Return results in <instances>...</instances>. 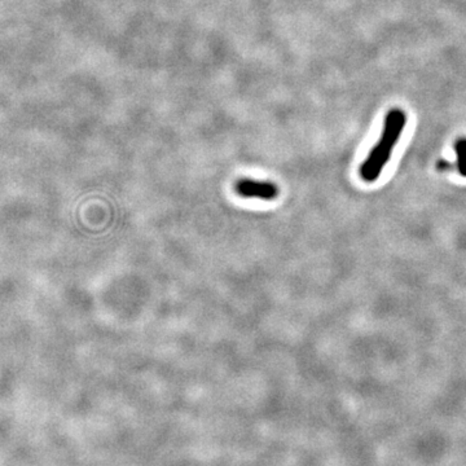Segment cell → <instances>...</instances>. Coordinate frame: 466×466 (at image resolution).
<instances>
[{"label": "cell", "instance_id": "cell-1", "mask_svg": "<svg viewBox=\"0 0 466 466\" xmlns=\"http://www.w3.org/2000/svg\"><path fill=\"white\" fill-rule=\"evenodd\" d=\"M407 125V114L402 109H391L386 115L384 130L380 140L369 153L367 159L360 166V176L363 181H375L382 173L385 166L389 162L391 152L398 143L399 137Z\"/></svg>", "mask_w": 466, "mask_h": 466}, {"label": "cell", "instance_id": "cell-2", "mask_svg": "<svg viewBox=\"0 0 466 466\" xmlns=\"http://www.w3.org/2000/svg\"><path fill=\"white\" fill-rule=\"evenodd\" d=\"M234 191L244 198H258L263 201L275 200L278 195V186L271 181H254L248 178L236 181Z\"/></svg>", "mask_w": 466, "mask_h": 466}, {"label": "cell", "instance_id": "cell-3", "mask_svg": "<svg viewBox=\"0 0 466 466\" xmlns=\"http://www.w3.org/2000/svg\"><path fill=\"white\" fill-rule=\"evenodd\" d=\"M455 151L458 154L459 173L466 178V137H461L455 143Z\"/></svg>", "mask_w": 466, "mask_h": 466}, {"label": "cell", "instance_id": "cell-4", "mask_svg": "<svg viewBox=\"0 0 466 466\" xmlns=\"http://www.w3.org/2000/svg\"><path fill=\"white\" fill-rule=\"evenodd\" d=\"M450 164L448 162H445V161H441L439 164H438V167L441 169V170H448L450 169Z\"/></svg>", "mask_w": 466, "mask_h": 466}]
</instances>
